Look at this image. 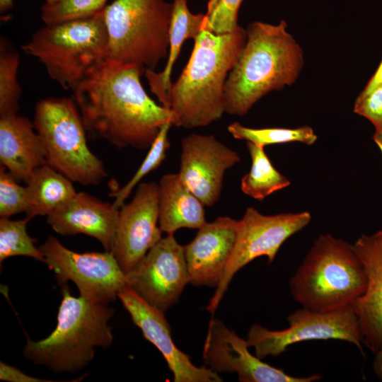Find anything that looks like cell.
Masks as SVG:
<instances>
[{"instance_id": "1", "label": "cell", "mask_w": 382, "mask_h": 382, "mask_svg": "<svg viewBox=\"0 0 382 382\" xmlns=\"http://www.w3.org/2000/svg\"><path fill=\"white\" fill-rule=\"evenodd\" d=\"M145 69L107 59L92 68L74 88L75 103L93 136L122 149H149L170 111L146 93Z\"/></svg>"}, {"instance_id": "2", "label": "cell", "mask_w": 382, "mask_h": 382, "mask_svg": "<svg viewBox=\"0 0 382 382\" xmlns=\"http://www.w3.org/2000/svg\"><path fill=\"white\" fill-rule=\"evenodd\" d=\"M245 41L246 31L241 26L228 34L199 33L187 64L167 93L172 125L202 127L222 117L226 82Z\"/></svg>"}, {"instance_id": "3", "label": "cell", "mask_w": 382, "mask_h": 382, "mask_svg": "<svg viewBox=\"0 0 382 382\" xmlns=\"http://www.w3.org/2000/svg\"><path fill=\"white\" fill-rule=\"evenodd\" d=\"M303 64L302 50L284 21L277 25L250 23L243 50L226 82L225 112L245 115L268 93L292 84Z\"/></svg>"}, {"instance_id": "4", "label": "cell", "mask_w": 382, "mask_h": 382, "mask_svg": "<svg viewBox=\"0 0 382 382\" xmlns=\"http://www.w3.org/2000/svg\"><path fill=\"white\" fill-rule=\"evenodd\" d=\"M62 294L54 330L39 341L28 338L23 354L54 372L74 373L93 359L96 347L111 346L113 336L108 322L114 310L106 303L74 296L66 284Z\"/></svg>"}, {"instance_id": "5", "label": "cell", "mask_w": 382, "mask_h": 382, "mask_svg": "<svg viewBox=\"0 0 382 382\" xmlns=\"http://www.w3.org/2000/svg\"><path fill=\"white\" fill-rule=\"evenodd\" d=\"M366 276L353 245L322 234L289 281L302 308L316 312L352 308L366 289Z\"/></svg>"}, {"instance_id": "6", "label": "cell", "mask_w": 382, "mask_h": 382, "mask_svg": "<svg viewBox=\"0 0 382 382\" xmlns=\"http://www.w3.org/2000/svg\"><path fill=\"white\" fill-rule=\"evenodd\" d=\"M104 9L88 17L45 25L22 50L37 59L64 89L74 90L92 68L108 59Z\"/></svg>"}, {"instance_id": "7", "label": "cell", "mask_w": 382, "mask_h": 382, "mask_svg": "<svg viewBox=\"0 0 382 382\" xmlns=\"http://www.w3.org/2000/svg\"><path fill=\"white\" fill-rule=\"evenodd\" d=\"M33 124L46 164L85 186L98 185L108 176L103 163L88 146L87 130L75 101L41 99L35 108Z\"/></svg>"}, {"instance_id": "8", "label": "cell", "mask_w": 382, "mask_h": 382, "mask_svg": "<svg viewBox=\"0 0 382 382\" xmlns=\"http://www.w3.org/2000/svg\"><path fill=\"white\" fill-rule=\"evenodd\" d=\"M172 3L115 0L104 9L108 59L154 70L168 57Z\"/></svg>"}, {"instance_id": "9", "label": "cell", "mask_w": 382, "mask_h": 382, "mask_svg": "<svg viewBox=\"0 0 382 382\" xmlns=\"http://www.w3.org/2000/svg\"><path fill=\"white\" fill-rule=\"evenodd\" d=\"M311 219L308 212L265 215L253 207L248 208L238 221L232 254L207 310L214 313L233 276L241 269L261 256H266L272 263L285 241L306 226Z\"/></svg>"}, {"instance_id": "10", "label": "cell", "mask_w": 382, "mask_h": 382, "mask_svg": "<svg viewBox=\"0 0 382 382\" xmlns=\"http://www.w3.org/2000/svg\"><path fill=\"white\" fill-rule=\"evenodd\" d=\"M39 248L59 284L72 282L80 296L89 301L108 304L127 286L126 273L110 251L74 252L52 236Z\"/></svg>"}, {"instance_id": "11", "label": "cell", "mask_w": 382, "mask_h": 382, "mask_svg": "<svg viewBox=\"0 0 382 382\" xmlns=\"http://www.w3.org/2000/svg\"><path fill=\"white\" fill-rule=\"evenodd\" d=\"M287 321L289 326L281 330H270L257 323L250 327L247 342L249 347H254L257 357L261 359L277 357L288 347L309 340L346 341L363 352V338L352 308L335 312L302 308L291 313Z\"/></svg>"}, {"instance_id": "12", "label": "cell", "mask_w": 382, "mask_h": 382, "mask_svg": "<svg viewBox=\"0 0 382 382\" xmlns=\"http://www.w3.org/2000/svg\"><path fill=\"white\" fill-rule=\"evenodd\" d=\"M127 286L150 305L165 312L176 303L190 276L184 246L167 234L126 273Z\"/></svg>"}, {"instance_id": "13", "label": "cell", "mask_w": 382, "mask_h": 382, "mask_svg": "<svg viewBox=\"0 0 382 382\" xmlns=\"http://www.w3.org/2000/svg\"><path fill=\"white\" fill-rule=\"evenodd\" d=\"M247 340L240 337L223 322L210 320L203 347L206 366L220 374L236 373L241 382H313L323 376H292L283 369L262 361L248 350Z\"/></svg>"}, {"instance_id": "14", "label": "cell", "mask_w": 382, "mask_h": 382, "mask_svg": "<svg viewBox=\"0 0 382 382\" xmlns=\"http://www.w3.org/2000/svg\"><path fill=\"white\" fill-rule=\"evenodd\" d=\"M158 184L141 183L132 199L119 208L111 252L125 273L163 238L158 225Z\"/></svg>"}, {"instance_id": "15", "label": "cell", "mask_w": 382, "mask_h": 382, "mask_svg": "<svg viewBox=\"0 0 382 382\" xmlns=\"http://www.w3.org/2000/svg\"><path fill=\"white\" fill-rule=\"evenodd\" d=\"M178 175L204 206L219 199L224 177L241 161L239 155L213 135L192 134L182 139Z\"/></svg>"}, {"instance_id": "16", "label": "cell", "mask_w": 382, "mask_h": 382, "mask_svg": "<svg viewBox=\"0 0 382 382\" xmlns=\"http://www.w3.org/2000/svg\"><path fill=\"white\" fill-rule=\"evenodd\" d=\"M118 299L146 340L161 353L174 382L223 381L219 374L207 366H195L190 357L176 347L164 312L148 303L129 286L119 293Z\"/></svg>"}, {"instance_id": "17", "label": "cell", "mask_w": 382, "mask_h": 382, "mask_svg": "<svg viewBox=\"0 0 382 382\" xmlns=\"http://www.w3.org/2000/svg\"><path fill=\"white\" fill-rule=\"evenodd\" d=\"M238 221L220 216L198 228L195 238L184 246L190 284L216 287L232 254Z\"/></svg>"}, {"instance_id": "18", "label": "cell", "mask_w": 382, "mask_h": 382, "mask_svg": "<svg viewBox=\"0 0 382 382\" xmlns=\"http://www.w3.org/2000/svg\"><path fill=\"white\" fill-rule=\"evenodd\" d=\"M352 245L367 282L364 294L352 308L359 320L363 345L375 354L382 348V230L361 236Z\"/></svg>"}, {"instance_id": "19", "label": "cell", "mask_w": 382, "mask_h": 382, "mask_svg": "<svg viewBox=\"0 0 382 382\" xmlns=\"http://www.w3.org/2000/svg\"><path fill=\"white\" fill-rule=\"evenodd\" d=\"M119 209L83 192L76 194L47 216V222L62 236L85 234L112 251Z\"/></svg>"}, {"instance_id": "20", "label": "cell", "mask_w": 382, "mask_h": 382, "mask_svg": "<svg viewBox=\"0 0 382 382\" xmlns=\"http://www.w3.org/2000/svg\"><path fill=\"white\" fill-rule=\"evenodd\" d=\"M0 162L18 181L28 183L46 164L33 122L17 113L0 116Z\"/></svg>"}, {"instance_id": "21", "label": "cell", "mask_w": 382, "mask_h": 382, "mask_svg": "<svg viewBox=\"0 0 382 382\" xmlns=\"http://www.w3.org/2000/svg\"><path fill=\"white\" fill-rule=\"evenodd\" d=\"M158 225L174 234L180 228L198 229L207 221L203 203L182 183L178 173L163 175L158 183Z\"/></svg>"}, {"instance_id": "22", "label": "cell", "mask_w": 382, "mask_h": 382, "mask_svg": "<svg viewBox=\"0 0 382 382\" xmlns=\"http://www.w3.org/2000/svg\"><path fill=\"white\" fill-rule=\"evenodd\" d=\"M187 1L173 0L169 51L164 69L161 72L151 69H146L144 72L151 92L163 107L166 104L167 93L172 85V70L183 43L187 39L195 40L204 30L205 14L192 13L188 8Z\"/></svg>"}, {"instance_id": "23", "label": "cell", "mask_w": 382, "mask_h": 382, "mask_svg": "<svg viewBox=\"0 0 382 382\" xmlns=\"http://www.w3.org/2000/svg\"><path fill=\"white\" fill-rule=\"evenodd\" d=\"M27 216H47L76 194L72 181L47 164L37 168L25 186Z\"/></svg>"}, {"instance_id": "24", "label": "cell", "mask_w": 382, "mask_h": 382, "mask_svg": "<svg viewBox=\"0 0 382 382\" xmlns=\"http://www.w3.org/2000/svg\"><path fill=\"white\" fill-rule=\"evenodd\" d=\"M246 145L251 158V167L241 179V189L244 194L262 200L290 185L289 179L274 167L263 146L250 141H247Z\"/></svg>"}, {"instance_id": "25", "label": "cell", "mask_w": 382, "mask_h": 382, "mask_svg": "<svg viewBox=\"0 0 382 382\" xmlns=\"http://www.w3.org/2000/svg\"><path fill=\"white\" fill-rule=\"evenodd\" d=\"M20 57L8 40H0V116L17 113L21 88L18 81Z\"/></svg>"}, {"instance_id": "26", "label": "cell", "mask_w": 382, "mask_h": 382, "mask_svg": "<svg viewBox=\"0 0 382 382\" xmlns=\"http://www.w3.org/2000/svg\"><path fill=\"white\" fill-rule=\"evenodd\" d=\"M227 129L236 139L245 140L263 147L293 141L311 145L317 139V136L312 128L308 126L294 129L278 127L255 129L235 122L230 124Z\"/></svg>"}, {"instance_id": "27", "label": "cell", "mask_w": 382, "mask_h": 382, "mask_svg": "<svg viewBox=\"0 0 382 382\" xmlns=\"http://www.w3.org/2000/svg\"><path fill=\"white\" fill-rule=\"evenodd\" d=\"M28 216L20 220L0 219V262L13 256H26L43 262V255L27 232Z\"/></svg>"}, {"instance_id": "28", "label": "cell", "mask_w": 382, "mask_h": 382, "mask_svg": "<svg viewBox=\"0 0 382 382\" xmlns=\"http://www.w3.org/2000/svg\"><path fill=\"white\" fill-rule=\"evenodd\" d=\"M171 122L165 123L161 128L156 138L149 148L145 158L131 179L120 189L111 193L115 198L113 204L120 208L131 194L132 190L149 173L156 170L163 161L166 151L170 148L168 132Z\"/></svg>"}, {"instance_id": "29", "label": "cell", "mask_w": 382, "mask_h": 382, "mask_svg": "<svg viewBox=\"0 0 382 382\" xmlns=\"http://www.w3.org/2000/svg\"><path fill=\"white\" fill-rule=\"evenodd\" d=\"M108 0H61L54 4H45L41 18L45 25L56 24L92 16L103 11Z\"/></svg>"}, {"instance_id": "30", "label": "cell", "mask_w": 382, "mask_h": 382, "mask_svg": "<svg viewBox=\"0 0 382 382\" xmlns=\"http://www.w3.org/2000/svg\"><path fill=\"white\" fill-rule=\"evenodd\" d=\"M243 0H209L204 30L216 35L228 34L235 30L238 13Z\"/></svg>"}, {"instance_id": "31", "label": "cell", "mask_w": 382, "mask_h": 382, "mask_svg": "<svg viewBox=\"0 0 382 382\" xmlns=\"http://www.w3.org/2000/svg\"><path fill=\"white\" fill-rule=\"evenodd\" d=\"M3 166L0 168V216L10 218L16 214L27 213L29 204L26 187Z\"/></svg>"}, {"instance_id": "32", "label": "cell", "mask_w": 382, "mask_h": 382, "mask_svg": "<svg viewBox=\"0 0 382 382\" xmlns=\"http://www.w3.org/2000/svg\"><path fill=\"white\" fill-rule=\"evenodd\" d=\"M354 112L366 117L374 126L375 132H382V86L366 95H359Z\"/></svg>"}, {"instance_id": "33", "label": "cell", "mask_w": 382, "mask_h": 382, "mask_svg": "<svg viewBox=\"0 0 382 382\" xmlns=\"http://www.w3.org/2000/svg\"><path fill=\"white\" fill-rule=\"evenodd\" d=\"M0 380L8 382H49L52 381L44 380L30 376L20 369L0 362Z\"/></svg>"}, {"instance_id": "34", "label": "cell", "mask_w": 382, "mask_h": 382, "mask_svg": "<svg viewBox=\"0 0 382 382\" xmlns=\"http://www.w3.org/2000/svg\"><path fill=\"white\" fill-rule=\"evenodd\" d=\"M382 86V59L375 73L369 80L364 90L359 95H366L378 86Z\"/></svg>"}, {"instance_id": "35", "label": "cell", "mask_w": 382, "mask_h": 382, "mask_svg": "<svg viewBox=\"0 0 382 382\" xmlns=\"http://www.w3.org/2000/svg\"><path fill=\"white\" fill-rule=\"evenodd\" d=\"M373 369L376 376L382 381V348L375 354Z\"/></svg>"}, {"instance_id": "36", "label": "cell", "mask_w": 382, "mask_h": 382, "mask_svg": "<svg viewBox=\"0 0 382 382\" xmlns=\"http://www.w3.org/2000/svg\"><path fill=\"white\" fill-rule=\"evenodd\" d=\"M13 0H0V13L3 14L13 8Z\"/></svg>"}, {"instance_id": "37", "label": "cell", "mask_w": 382, "mask_h": 382, "mask_svg": "<svg viewBox=\"0 0 382 382\" xmlns=\"http://www.w3.org/2000/svg\"><path fill=\"white\" fill-rule=\"evenodd\" d=\"M373 139L378 146L382 154V132H375Z\"/></svg>"}, {"instance_id": "38", "label": "cell", "mask_w": 382, "mask_h": 382, "mask_svg": "<svg viewBox=\"0 0 382 382\" xmlns=\"http://www.w3.org/2000/svg\"><path fill=\"white\" fill-rule=\"evenodd\" d=\"M61 0H45L46 4H54L57 2L60 1Z\"/></svg>"}]
</instances>
